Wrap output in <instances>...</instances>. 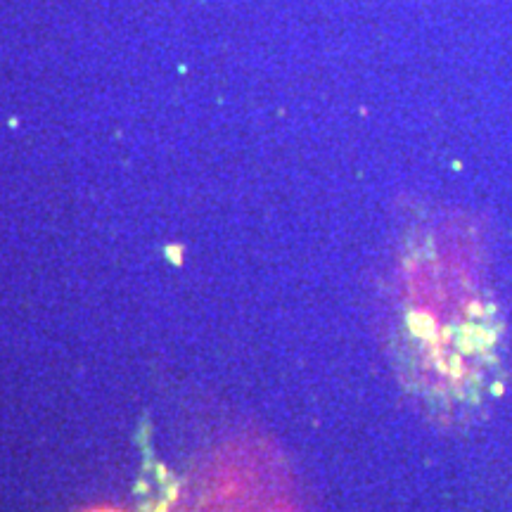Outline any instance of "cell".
<instances>
[{"instance_id": "6da1fadb", "label": "cell", "mask_w": 512, "mask_h": 512, "mask_svg": "<svg viewBox=\"0 0 512 512\" xmlns=\"http://www.w3.org/2000/svg\"><path fill=\"white\" fill-rule=\"evenodd\" d=\"M408 363L420 399L448 427H472L505 387V318L470 219H446L415 247L406 299Z\"/></svg>"}, {"instance_id": "7a4b0ae2", "label": "cell", "mask_w": 512, "mask_h": 512, "mask_svg": "<svg viewBox=\"0 0 512 512\" xmlns=\"http://www.w3.org/2000/svg\"><path fill=\"white\" fill-rule=\"evenodd\" d=\"M93 512H117V510H93Z\"/></svg>"}]
</instances>
